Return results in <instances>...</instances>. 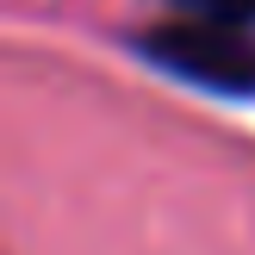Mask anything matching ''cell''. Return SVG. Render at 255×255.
Instances as JSON below:
<instances>
[{"mask_svg":"<svg viewBox=\"0 0 255 255\" xmlns=\"http://www.w3.org/2000/svg\"><path fill=\"white\" fill-rule=\"evenodd\" d=\"M131 50L187 87H206V94H224V100H255V25L187 19L181 12L168 25L137 31Z\"/></svg>","mask_w":255,"mask_h":255,"instance_id":"obj_1","label":"cell"},{"mask_svg":"<svg viewBox=\"0 0 255 255\" xmlns=\"http://www.w3.org/2000/svg\"><path fill=\"white\" fill-rule=\"evenodd\" d=\"M174 12L187 19H237V25H255V0H168Z\"/></svg>","mask_w":255,"mask_h":255,"instance_id":"obj_2","label":"cell"}]
</instances>
